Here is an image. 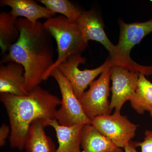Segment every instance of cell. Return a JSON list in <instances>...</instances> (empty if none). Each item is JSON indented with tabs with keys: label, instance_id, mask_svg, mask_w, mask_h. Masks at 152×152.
Segmentation results:
<instances>
[{
	"label": "cell",
	"instance_id": "obj_18",
	"mask_svg": "<svg viewBox=\"0 0 152 152\" xmlns=\"http://www.w3.org/2000/svg\"><path fill=\"white\" fill-rule=\"evenodd\" d=\"M49 10L55 14L58 13L71 22H77L83 11L68 0H39Z\"/></svg>",
	"mask_w": 152,
	"mask_h": 152
},
{
	"label": "cell",
	"instance_id": "obj_14",
	"mask_svg": "<svg viewBox=\"0 0 152 152\" xmlns=\"http://www.w3.org/2000/svg\"><path fill=\"white\" fill-rule=\"evenodd\" d=\"M81 148L82 152H124L92 124L83 127Z\"/></svg>",
	"mask_w": 152,
	"mask_h": 152
},
{
	"label": "cell",
	"instance_id": "obj_13",
	"mask_svg": "<svg viewBox=\"0 0 152 152\" xmlns=\"http://www.w3.org/2000/svg\"><path fill=\"white\" fill-rule=\"evenodd\" d=\"M0 4L2 7H10L12 10L9 13L12 15L17 18L23 17L34 24L39 19H49L56 15L33 0H1Z\"/></svg>",
	"mask_w": 152,
	"mask_h": 152
},
{
	"label": "cell",
	"instance_id": "obj_19",
	"mask_svg": "<svg viewBox=\"0 0 152 152\" xmlns=\"http://www.w3.org/2000/svg\"><path fill=\"white\" fill-rule=\"evenodd\" d=\"M144 140L141 142H133L134 145L140 147L141 152H152V131L146 130Z\"/></svg>",
	"mask_w": 152,
	"mask_h": 152
},
{
	"label": "cell",
	"instance_id": "obj_21",
	"mask_svg": "<svg viewBox=\"0 0 152 152\" xmlns=\"http://www.w3.org/2000/svg\"><path fill=\"white\" fill-rule=\"evenodd\" d=\"M124 152H138L136 150V148L133 142L131 141L129 145L126 147L124 149Z\"/></svg>",
	"mask_w": 152,
	"mask_h": 152
},
{
	"label": "cell",
	"instance_id": "obj_10",
	"mask_svg": "<svg viewBox=\"0 0 152 152\" xmlns=\"http://www.w3.org/2000/svg\"><path fill=\"white\" fill-rule=\"evenodd\" d=\"M140 73L131 72L127 69L113 66L110 68L112 98L110 110L121 113L124 104L133 97L137 88Z\"/></svg>",
	"mask_w": 152,
	"mask_h": 152
},
{
	"label": "cell",
	"instance_id": "obj_8",
	"mask_svg": "<svg viewBox=\"0 0 152 152\" xmlns=\"http://www.w3.org/2000/svg\"><path fill=\"white\" fill-rule=\"evenodd\" d=\"M86 59L81 54L69 57L57 67L68 79L72 87L74 93L79 100L81 98L87 87L100 74L112 66L110 57L99 67L93 69L82 71L78 68L79 65L85 64Z\"/></svg>",
	"mask_w": 152,
	"mask_h": 152
},
{
	"label": "cell",
	"instance_id": "obj_17",
	"mask_svg": "<svg viewBox=\"0 0 152 152\" xmlns=\"http://www.w3.org/2000/svg\"><path fill=\"white\" fill-rule=\"evenodd\" d=\"M18 19L5 11L0 14V46L2 55L7 52L20 37L17 24Z\"/></svg>",
	"mask_w": 152,
	"mask_h": 152
},
{
	"label": "cell",
	"instance_id": "obj_16",
	"mask_svg": "<svg viewBox=\"0 0 152 152\" xmlns=\"http://www.w3.org/2000/svg\"><path fill=\"white\" fill-rule=\"evenodd\" d=\"M130 102L138 114L148 112L152 118V83L143 74H139L137 88Z\"/></svg>",
	"mask_w": 152,
	"mask_h": 152
},
{
	"label": "cell",
	"instance_id": "obj_3",
	"mask_svg": "<svg viewBox=\"0 0 152 152\" xmlns=\"http://www.w3.org/2000/svg\"><path fill=\"white\" fill-rule=\"evenodd\" d=\"M44 25L56 40L58 52L57 60L43 76V80H46L52 70L69 57L84 51L88 43L83 37L77 22H71L62 15L47 19Z\"/></svg>",
	"mask_w": 152,
	"mask_h": 152
},
{
	"label": "cell",
	"instance_id": "obj_12",
	"mask_svg": "<svg viewBox=\"0 0 152 152\" xmlns=\"http://www.w3.org/2000/svg\"><path fill=\"white\" fill-rule=\"evenodd\" d=\"M43 121L46 126L53 128L56 133L59 145L55 152H82L80 149L82 130L85 125L66 126L60 125L56 119Z\"/></svg>",
	"mask_w": 152,
	"mask_h": 152
},
{
	"label": "cell",
	"instance_id": "obj_11",
	"mask_svg": "<svg viewBox=\"0 0 152 152\" xmlns=\"http://www.w3.org/2000/svg\"><path fill=\"white\" fill-rule=\"evenodd\" d=\"M25 69L20 64L10 62L0 64V93L18 96L28 94L25 86Z\"/></svg>",
	"mask_w": 152,
	"mask_h": 152
},
{
	"label": "cell",
	"instance_id": "obj_4",
	"mask_svg": "<svg viewBox=\"0 0 152 152\" xmlns=\"http://www.w3.org/2000/svg\"><path fill=\"white\" fill-rule=\"evenodd\" d=\"M56 81L62 96L61 107L57 110L56 119L60 125L69 126L76 124H91L92 121L85 113L70 83L57 68L50 74Z\"/></svg>",
	"mask_w": 152,
	"mask_h": 152
},
{
	"label": "cell",
	"instance_id": "obj_9",
	"mask_svg": "<svg viewBox=\"0 0 152 152\" xmlns=\"http://www.w3.org/2000/svg\"><path fill=\"white\" fill-rule=\"evenodd\" d=\"M111 67L90 84L89 89L79 100L85 113L91 121L95 117L111 113L108 99Z\"/></svg>",
	"mask_w": 152,
	"mask_h": 152
},
{
	"label": "cell",
	"instance_id": "obj_15",
	"mask_svg": "<svg viewBox=\"0 0 152 152\" xmlns=\"http://www.w3.org/2000/svg\"><path fill=\"white\" fill-rule=\"evenodd\" d=\"M44 120H37L30 126L24 149L27 152H55V144L45 132Z\"/></svg>",
	"mask_w": 152,
	"mask_h": 152
},
{
	"label": "cell",
	"instance_id": "obj_7",
	"mask_svg": "<svg viewBox=\"0 0 152 152\" xmlns=\"http://www.w3.org/2000/svg\"><path fill=\"white\" fill-rule=\"evenodd\" d=\"M77 23L87 43L90 40L97 41L107 50L112 66H119L130 71L129 67L120 56L116 45L106 35L103 22L96 12L92 10L83 12Z\"/></svg>",
	"mask_w": 152,
	"mask_h": 152
},
{
	"label": "cell",
	"instance_id": "obj_20",
	"mask_svg": "<svg viewBox=\"0 0 152 152\" xmlns=\"http://www.w3.org/2000/svg\"><path fill=\"white\" fill-rule=\"evenodd\" d=\"M10 127L5 124H3L0 127V146L3 147L6 144V140L10 134Z\"/></svg>",
	"mask_w": 152,
	"mask_h": 152
},
{
	"label": "cell",
	"instance_id": "obj_2",
	"mask_svg": "<svg viewBox=\"0 0 152 152\" xmlns=\"http://www.w3.org/2000/svg\"><path fill=\"white\" fill-rule=\"evenodd\" d=\"M0 99L7 113L11 129V148L24 149L30 126L37 120L56 119L57 107L61 100L40 86L27 95L1 94Z\"/></svg>",
	"mask_w": 152,
	"mask_h": 152
},
{
	"label": "cell",
	"instance_id": "obj_1",
	"mask_svg": "<svg viewBox=\"0 0 152 152\" xmlns=\"http://www.w3.org/2000/svg\"><path fill=\"white\" fill-rule=\"evenodd\" d=\"M17 24L20 37L2 55L1 63L15 62L23 66L25 88L29 92L39 86L44 75L54 64L53 37L39 21L34 24L19 18Z\"/></svg>",
	"mask_w": 152,
	"mask_h": 152
},
{
	"label": "cell",
	"instance_id": "obj_6",
	"mask_svg": "<svg viewBox=\"0 0 152 152\" xmlns=\"http://www.w3.org/2000/svg\"><path fill=\"white\" fill-rule=\"evenodd\" d=\"M91 124L119 148L124 149L135 135L138 125L121 113L102 115L92 120Z\"/></svg>",
	"mask_w": 152,
	"mask_h": 152
},
{
	"label": "cell",
	"instance_id": "obj_5",
	"mask_svg": "<svg viewBox=\"0 0 152 152\" xmlns=\"http://www.w3.org/2000/svg\"><path fill=\"white\" fill-rule=\"evenodd\" d=\"M119 39L116 45L119 53L129 67L131 72L144 74L146 76L152 75V66L141 65L133 61L130 52L133 47L140 43L145 36L152 32V19L144 22L126 23L121 20L119 21Z\"/></svg>",
	"mask_w": 152,
	"mask_h": 152
}]
</instances>
